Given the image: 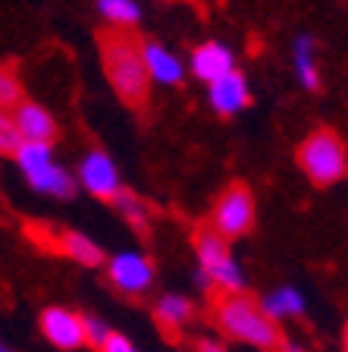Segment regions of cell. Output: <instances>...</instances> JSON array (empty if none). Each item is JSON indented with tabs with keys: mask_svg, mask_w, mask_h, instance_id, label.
Returning a JSON list of instances; mask_svg holds the SVG:
<instances>
[{
	"mask_svg": "<svg viewBox=\"0 0 348 352\" xmlns=\"http://www.w3.org/2000/svg\"><path fill=\"white\" fill-rule=\"evenodd\" d=\"M110 333H113V330H110L107 324L101 321V318H91V315L85 318V343L88 346H97V349H101L104 340H107Z\"/></svg>",
	"mask_w": 348,
	"mask_h": 352,
	"instance_id": "603a6c76",
	"label": "cell"
},
{
	"mask_svg": "<svg viewBox=\"0 0 348 352\" xmlns=\"http://www.w3.org/2000/svg\"><path fill=\"white\" fill-rule=\"evenodd\" d=\"M283 349H286V352H305V349H301V346H295V343H286V340H283Z\"/></svg>",
	"mask_w": 348,
	"mask_h": 352,
	"instance_id": "484cf974",
	"label": "cell"
},
{
	"mask_svg": "<svg viewBox=\"0 0 348 352\" xmlns=\"http://www.w3.org/2000/svg\"><path fill=\"white\" fill-rule=\"evenodd\" d=\"M232 69H235V51L226 41H201L189 57V73L207 85Z\"/></svg>",
	"mask_w": 348,
	"mask_h": 352,
	"instance_id": "30bf717a",
	"label": "cell"
},
{
	"mask_svg": "<svg viewBox=\"0 0 348 352\" xmlns=\"http://www.w3.org/2000/svg\"><path fill=\"white\" fill-rule=\"evenodd\" d=\"M95 3H97V13L110 22V29L132 32L138 22H141L138 0H95Z\"/></svg>",
	"mask_w": 348,
	"mask_h": 352,
	"instance_id": "ac0fdd59",
	"label": "cell"
},
{
	"mask_svg": "<svg viewBox=\"0 0 348 352\" xmlns=\"http://www.w3.org/2000/svg\"><path fill=\"white\" fill-rule=\"evenodd\" d=\"M207 104L217 117H235L251 104V88H248V79L232 69V73L220 76L217 82L207 85Z\"/></svg>",
	"mask_w": 348,
	"mask_h": 352,
	"instance_id": "9c48e42d",
	"label": "cell"
},
{
	"mask_svg": "<svg viewBox=\"0 0 348 352\" xmlns=\"http://www.w3.org/2000/svg\"><path fill=\"white\" fill-rule=\"evenodd\" d=\"M25 183H29L35 192H41V195L57 198V201H69V198H76V192H79L76 173L73 170H66L63 164H57V161L44 164L41 170L29 173L25 176Z\"/></svg>",
	"mask_w": 348,
	"mask_h": 352,
	"instance_id": "4fadbf2b",
	"label": "cell"
},
{
	"mask_svg": "<svg viewBox=\"0 0 348 352\" xmlns=\"http://www.w3.org/2000/svg\"><path fill=\"white\" fill-rule=\"evenodd\" d=\"M13 161H16V167L22 170V176H29V173H35V170H41L44 164L54 161V145L51 142H22V145L16 148Z\"/></svg>",
	"mask_w": 348,
	"mask_h": 352,
	"instance_id": "d6986e66",
	"label": "cell"
},
{
	"mask_svg": "<svg viewBox=\"0 0 348 352\" xmlns=\"http://www.w3.org/2000/svg\"><path fill=\"white\" fill-rule=\"evenodd\" d=\"M41 333L51 346L73 352L79 346H85V318L63 305H51L41 311Z\"/></svg>",
	"mask_w": 348,
	"mask_h": 352,
	"instance_id": "ba28073f",
	"label": "cell"
},
{
	"mask_svg": "<svg viewBox=\"0 0 348 352\" xmlns=\"http://www.w3.org/2000/svg\"><path fill=\"white\" fill-rule=\"evenodd\" d=\"M195 349H198V352H226V346L217 343V340H198Z\"/></svg>",
	"mask_w": 348,
	"mask_h": 352,
	"instance_id": "d4e9b609",
	"label": "cell"
},
{
	"mask_svg": "<svg viewBox=\"0 0 348 352\" xmlns=\"http://www.w3.org/2000/svg\"><path fill=\"white\" fill-rule=\"evenodd\" d=\"M0 352H13V349H10V346L3 343V340H0Z\"/></svg>",
	"mask_w": 348,
	"mask_h": 352,
	"instance_id": "83f0119b",
	"label": "cell"
},
{
	"mask_svg": "<svg viewBox=\"0 0 348 352\" xmlns=\"http://www.w3.org/2000/svg\"><path fill=\"white\" fill-rule=\"evenodd\" d=\"M192 242H195L198 255V286H217L223 293H242L245 289L242 264L235 261L226 236H220L213 227H198Z\"/></svg>",
	"mask_w": 348,
	"mask_h": 352,
	"instance_id": "3957f363",
	"label": "cell"
},
{
	"mask_svg": "<svg viewBox=\"0 0 348 352\" xmlns=\"http://www.w3.org/2000/svg\"><path fill=\"white\" fill-rule=\"evenodd\" d=\"M192 318H195V305H192V299H185V296L167 293L154 302V321L167 330V333H179Z\"/></svg>",
	"mask_w": 348,
	"mask_h": 352,
	"instance_id": "9a60e30c",
	"label": "cell"
},
{
	"mask_svg": "<svg viewBox=\"0 0 348 352\" xmlns=\"http://www.w3.org/2000/svg\"><path fill=\"white\" fill-rule=\"evenodd\" d=\"M141 57H145V69H148V79L154 85H179L185 79V63L179 60V54L170 51L167 44L154 41V38H141Z\"/></svg>",
	"mask_w": 348,
	"mask_h": 352,
	"instance_id": "8fae6325",
	"label": "cell"
},
{
	"mask_svg": "<svg viewBox=\"0 0 348 352\" xmlns=\"http://www.w3.org/2000/svg\"><path fill=\"white\" fill-rule=\"evenodd\" d=\"M295 164L314 186H336L348 173V145L336 129H314L298 145Z\"/></svg>",
	"mask_w": 348,
	"mask_h": 352,
	"instance_id": "277c9868",
	"label": "cell"
},
{
	"mask_svg": "<svg viewBox=\"0 0 348 352\" xmlns=\"http://www.w3.org/2000/svg\"><path fill=\"white\" fill-rule=\"evenodd\" d=\"M60 252H63L66 258H73L76 264H82V267H97V264L104 261L101 245H97L95 239H88L85 233H76V230L60 233Z\"/></svg>",
	"mask_w": 348,
	"mask_h": 352,
	"instance_id": "e0dca14e",
	"label": "cell"
},
{
	"mask_svg": "<svg viewBox=\"0 0 348 352\" xmlns=\"http://www.w3.org/2000/svg\"><path fill=\"white\" fill-rule=\"evenodd\" d=\"M13 120L22 132V142H51L57 139V120L38 101H19L13 107Z\"/></svg>",
	"mask_w": 348,
	"mask_h": 352,
	"instance_id": "7c38bea8",
	"label": "cell"
},
{
	"mask_svg": "<svg viewBox=\"0 0 348 352\" xmlns=\"http://www.w3.org/2000/svg\"><path fill=\"white\" fill-rule=\"evenodd\" d=\"M19 145H22V132L13 120V110H0V154L13 157Z\"/></svg>",
	"mask_w": 348,
	"mask_h": 352,
	"instance_id": "7402d4cb",
	"label": "cell"
},
{
	"mask_svg": "<svg viewBox=\"0 0 348 352\" xmlns=\"http://www.w3.org/2000/svg\"><path fill=\"white\" fill-rule=\"evenodd\" d=\"M101 352H138V346L132 343L129 337H123V333H110V337L104 340Z\"/></svg>",
	"mask_w": 348,
	"mask_h": 352,
	"instance_id": "cb8c5ba5",
	"label": "cell"
},
{
	"mask_svg": "<svg viewBox=\"0 0 348 352\" xmlns=\"http://www.w3.org/2000/svg\"><path fill=\"white\" fill-rule=\"evenodd\" d=\"M213 321L229 340L248 343L261 352L283 349V337L276 321H270L261 302H251L245 293H223L213 305Z\"/></svg>",
	"mask_w": 348,
	"mask_h": 352,
	"instance_id": "7a4b0ae2",
	"label": "cell"
},
{
	"mask_svg": "<svg viewBox=\"0 0 348 352\" xmlns=\"http://www.w3.org/2000/svg\"><path fill=\"white\" fill-rule=\"evenodd\" d=\"M292 73L301 82L305 91H320L323 76H320V60H317V38L301 32L292 41Z\"/></svg>",
	"mask_w": 348,
	"mask_h": 352,
	"instance_id": "5bb4252c",
	"label": "cell"
},
{
	"mask_svg": "<svg viewBox=\"0 0 348 352\" xmlns=\"http://www.w3.org/2000/svg\"><path fill=\"white\" fill-rule=\"evenodd\" d=\"M101 63L119 101H126L129 107H141L148 101L151 79L141 57V38L123 29H107L101 35Z\"/></svg>",
	"mask_w": 348,
	"mask_h": 352,
	"instance_id": "6da1fadb",
	"label": "cell"
},
{
	"mask_svg": "<svg viewBox=\"0 0 348 352\" xmlns=\"http://www.w3.org/2000/svg\"><path fill=\"white\" fill-rule=\"evenodd\" d=\"M254 217H257V208H254L251 189L242 183H232L220 192L213 214H211V227L232 242V239H239V236L251 233Z\"/></svg>",
	"mask_w": 348,
	"mask_h": 352,
	"instance_id": "5b68a950",
	"label": "cell"
},
{
	"mask_svg": "<svg viewBox=\"0 0 348 352\" xmlns=\"http://www.w3.org/2000/svg\"><path fill=\"white\" fill-rule=\"evenodd\" d=\"M76 183L79 189H85L88 195L104 198V201H113L119 192H123V176H119V167L101 148H91V151L82 154L79 167H76Z\"/></svg>",
	"mask_w": 348,
	"mask_h": 352,
	"instance_id": "8992f818",
	"label": "cell"
},
{
	"mask_svg": "<svg viewBox=\"0 0 348 352\" xmlns=\"http://www.w3.org/2000/svg\"><path fill=\"white\" fill-rule=\"evenodd\" d=\"M22 98V85H19V76L7 66H0V110H13Z\"/></svg>",
	"mask_w": 348,
	"mask_h": 352,
	"instance_id": "44dd1931",
	"label": "cell"
},
{
	"mask_svg": "<svg viewBox=\"0 0 348 352\" xmlns=\"http://www.w3.org/2000/svg\"><path fill=\"white\" fill-rule=\"evenodd\" d=\"M107 280L126 296H141L154 283V261L141 252H116L107 261Z\"/></svg>",
	"mask_w": 348,
	"mask_h": 352,
	"instance_id": "52a82bcc",
	"label": "cell"
},
{
	"mask_svg": "<svg viewBox=\"0 0 348 352\" xmlns=\"http://www.w3.org/2000/svg\"><path fill=\"white\" fill-rule=\"evenodd\" d=\"M113 205H116V211L123 214V217L129 220L135 230H148V220H151V214H148V205L135 195V192L123 189L119 195L113 198Z\"/></svg>",
	"mask_w": 348,
	"mask_h": 352,
	"instance_id": "ffe728a7",
	"label": "cell"
},
{
	"mask_svg": "<svg viewBox=\"0 0 348 352\" xmlns=\"http://www.w3.org/2000/svg\"><path fill=\"white\" fill-rule=\"evenodd\" d=\"M305 296L298 293L295 286H279L261 299V308L267 311L270 321H289V318L305 315Z\"/></svg>",
	"mask_w": 348,
	"mask_h": 352,
	"instance_id": "2e32d148",
	"label": "cell"
},
{
	"mask_svg": "<svg viewBox=\"0 0 348 352\" xmlns=\"http://www.w3.org/2000/svg\"><path fill=\"white\" fill-rule=\"evenodd\" d=\"M342 352H348V324H345V330H342Z\"/></svg>",
	"mask_w": 348,
	"mask_h": 352,
	"instance_id": "4316f807",
	"label": "cell"
}]
</instances>
